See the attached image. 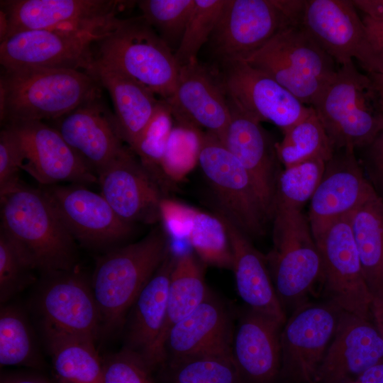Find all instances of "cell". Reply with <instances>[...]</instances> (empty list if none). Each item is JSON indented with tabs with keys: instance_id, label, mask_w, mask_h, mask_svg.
<instances>
[{
	"instance_id": "obj_1",
	"label": "cell",
	"mask_w": 383,
	"mask_h": 383,
	"mask_svg": "<svg viewBox=\"0 0 383 383\" xmlns=\"http://www.w3.org/2000/svg\"><path fill=\"white\" fill-rule=\"evenodd\" d=\"M100 84L89 73L60 69H3L0 116L4 124L56 120L100 96Z\"/></svg>"
},
{
	"instance_id": "obj_2",
	"label": "cell",
	"mask_w": 383,
	"mask_h": 383,
	"mask_svg": "<svg viewBox=\"0 0 383 383\" xmlns=\"http://www.w3.org/2000/svg\"><path fill=\"white\" fill-rule=\"evenodd\" d=\"M170 251L165 233L157 228L142 240L112 248L97 260L91 287L101 335H109L123 326L140 292Z\"/></svg>"
},
{
	"instance_id": "obj_3",
	"label": "cell",
	"mask_w": 383,
	"mask_h": 383,
	"mask_svg": "<svg viewBox=\"0 0 383 383\" xmlns=\"http://www.w3.org/2000/svg\"><path fill=\"white\" fill-rule=\"evenodd\" d=\"M1 197V230L43 274L77 267V242L42 189L21 183Z\"/></svg>"
},
{
	"instance_id": "obj_4",
	"label": "cell",
	"mask_w": 383,
	"mask_h": 383,
	"mask_svg": "<svg viewBox=\"0 0 383 383\" xmlns=\"http://www.w3.org/2000/svg\"><path fill=\"white\" fill-rule=\"evenodd\" d=\"M335 151L370 146L383 131V106L368 74L340 66L312 106Z\"/></svg>"
},
{
	"instance_id": "obj_5",
	"label": "cell",
	"mask_w": 383,
	"mask_h": 383,
	"mask_svg": "<svg viewBox=\"0 0 383 383\" xmlns=\"http://www.w3.org/2000/svg\"><path fill=\"white\" fill-rule=\"evenodd\" d=\"M95 45L96 59L137 80L164 100L173 95L180 66L172 50L141 16L120 18Z\"/></svg>"
},
{
	"instance_id": "obj_6",
	"label": "cell",
	"mask_w": 383,
	"mask_h": 383,
	"mask_svg": "<svg viewBox=\"0 0 383 383\" xmlns=\"http://www.w3.org/2000/svg\"><path fill=\"white\" fill-rule=\"evenodd\" d=\"M243 60L270 75L309 106L314 104L337 72L335 62L300 23L282 29Z\"/></svg>"
},
{
	"instance_id": "obj_7",
	"label": "cell",
	"mask_w": 383,
	"mask_h": 383,
	"mask_svg": "<svg viewBox=\"0 0 383 383\" xmlns=\"http://www.w3.org/2000/svg\"><path fill=\"white\" fill-rule=\"evenodd\" d=\"M305 0H226L210 38L225 63L245 60L286 27L300 23Z\"/></svg>"
},
{
	"instance_id": "obj_8",
	"label": "cell",
	"mask_w": 383,
	"mask_h": 383,
	"mask_svg": "<svg viewBox=\"0 0 383 383\" xmlns=\"http://www.w3.org/2000/svg\"><path fill=\"white\" fill-rule=\"evenodd\" d=\"M272 281L283 308L299 302L321 277V260L308 218L299 209H275Z\"/></svg>"
},
{
	"instance_id": "obj_9",
	"label": "cell",
	"mask_w": 383,
	"mask_h": 383,
	"mask_svg": "<svg viewBox=\"0 0 383 383\" xmlns=\"http://www.w3.org/2000/svg\"><path fill=\"white\" fill-rule=\"evenodd\" d=\"M131 1L116 0H4L5 39L22 30L48 29L86 32L101 38L120 19L117 16ZM3 41V40H2Z\"/></svg>"
},
{
	"instance_id": "obj_10",
	"label": "cell",
	"mask_w": 383,
	"mask_h": 383,
	"mask_svg": "<svg viewBox=\"0 0 383 383\" xmlns=\"http://www.w3.org/2000/svg\"><path fill=\"white\" fill-rule=\"evenodd\" d=\"M300 23L340 66L355 59L368 74H383L382 65L352 1L306 0Z\"/></svg>"
},
{
	"instance_id": "obj_11",
	"label": "cell",
	"mask_w": 383,
	"mask_h": 383,
	"mask_svg": "<svg viewBox=\"0 0 383 383\" xmlns=\"http://www.w3.org/2000/svg\"><path fill=\"white\" fill-rule=\"evenodd\" d=\"M223 212L248 236L263 234L269 219L249 174L215 135H203L199 162Z\"/></svg>"
},
{
	"instance_id": "obj_12",
	"label": "cell",
	"mask_w": 383,
	"mask_h": 383,
	"mask_svg": "<svg viewBox=\"0 0 383 383\" xmlns=\"http://www.w3.org/2000/svg\"><path fill=\"white\" fill-rule=\"evenodd\" d=\"M313 238L321 260V280L329 302L342 311L372 319L373 296L363 274L349 216Z\"/></svg>"
},
{
	"instance_id": "obj_13",
	"label": "cell",
	"mask_w": 383,
	"mask_h": 383,
	"mask_svg": "<svg viewBox=\"0 0 383 383\" xmlns=\"http://www.w3.org/2000/svg\"><path fill=\"white\" fill-rule=\"evenodd\" d=\"M100 38L86 32L22 30L0 42V63L4 70L60 69L89 73L95 62L94 45Z\"/></svg>"
},
{
	"instance_id": "obj_14",
	"label": "cell",
	"mask_w": 383,
	"mask_h": 383,
	"mask_svg": "<svg viewBox=\"0 0 383 383\" xmlns=\"http://www.w3.org/2000/svg\"><path fill=\"white\" fill-rule=\"evenodd\" d=\"M43 276L35 304L43 333L96 340L101 335V318L91 282L77 267Z\"/></svg>"
},
{
	"instance_id": "obj_15",
	"label": "cell",
	"mask_w": 383,
	"mask_h": 383,
	"mask_svg": "<svg viewBox=\"0 0 383 383\" xmlns=\"http://www.w3.org/2000/svg\"><path fill=\"white\" fill-rule=\"evenodd\" d=\"M342 310L331 302L297 308L283 325L280 376L293 383H313Z\"/></svg>"
},
{
	"instance_id": "obj_16",
	"label": "cell",
	"mask_w": 383,
	"mask_h": 383,
	"mask_svg": "<svg viewBox=\"0 0 383 383\" xmlns=\"http://www.w3.org/2000/svg\"><path fill=\"white\" fill-rule=\"evenodd\" d=\"M41 189L74 240L84 247H112L133 231V224L121 219L101 194L81 184Z\"/></svg>"
},
{
	"instance_id": "obj_17",
	"label": "cell",
	"mask_w": 383,
	"mask_h": 383,
	"mask_svg": "<svg viewBox=\"0 0 383 383\" xmlns=\"http://www.w3.org/2000/svg\"><path fill=\"white\" fill-rule=\"evenodd\" d=\"M14 131L21 152V170L43 186L68 182L98 183L91 167L70 147L59 132L42 121L6 123Z\"/></svg>"
},
{
	"instance_id": "obj_18",
	"label": "cell",
	"mask_w": 383,
	"mask_h": 383,
	"mask_svg": "<svg viewBox=\"0 0 383 383\" xmlns=\"http://www.w3.org/2000/svg\"><path fill=\"white\" fill-rule=\"evenodd\" d=\"M222 82L228 96L241 109L282 131L291 127L311 111L266 72L239 60L225 63Z\"/></svg>"
},
{
	"instance_id": "obj_19",
	"label": "cell",
	"mask_w": 383,
	"mask_h": 383,
	"mask_svg": "<svg viewBox=\"0 0 383 383\" xmlns=\"http://www.w3.org/2000/svg\"><path fill=\"white\" fill-rule=\"evenodd\" d=\"M101 194L116 215L133 224L160 219L165 198L162 187L149 171L126 149L97 174Z\"/></svg>"
},
{
	"instance_id": "obj_20",
	"label": "cell",
	"mask_w": 383,
	"mask_h": 383,
	"mask_svg": "<svg viewBox=\"0 0 383 383\" xmlns=\"http://www.w3.org/2000/svg\"><path fill=\"white\" fill-rule=\"evenodd\" d=\"M383 361V339L372 319L342 311L313 383H353Z\"/></svg>"
},
{
	"instance_id": "obj_21",
	"label": "cell",
	"mask_w": 383,
	"mask_h": 383,
	"mask_svg": "<svg viewBox=\"0 0 383 383\" xmlns=\"http://www.w3.org/2000/svg\"><path fill=\"white\" fill-rule=\"evenodd\" d=\"M326 162L309 204V223L313 237L332 223L349 216L375 192L365 178L354 150H339Z\"/></svg>"
},
{
	"instance_id": "obj_22",
	"label": "cell",
	"mask_w": 383,
	"mask_h": 383,
	"mask_svg": "<svg viewBox=\"0 0 383 383\" xmlns=\"http://www.w3.org/2000/svg\"><path fill=\"white\" fill-rule=\"evenodd\" d=\"M177 121L215 135L221 141L231 112L222 80H218L197 60L180 67L173 95L165 100Z\"/></svg>"
},
{
	"instance_id": "obj_23",
	"label": "cell",
	"mask_w": 383,
	"mask_h": 383,
	"mask_svg": "<svg viewBox=\"0 0 383 383\" xmlns=\"http://www.w3.org/2000/svg\"><path fill=\"white\" fill-rule=\"evenodd\" d=\"M228 99L231 116L221 142L249 174L267 216L272 219L280 173L275 144H272L260 121Z\"/></svg>"
},
{
	"instance_id": "obj_24",
	"label": "cell",
	"mask_w": 383,
	"mask_h": 383,
	"mask_svg": "<svg viewBox=\"0 0 383 383\" xmlns=\"http://www.w3.org/2000/svg\"><path fill=\"white\" fill-rule=\"evenodd\" d=\"M233 332L231 313L210 292L195 310L168 332L162 347L164 363L196 355L231 354Z\"/></svg>"
},
{
	"instance_id": "obj_25",
	"label": "cell",
	"mask_w": 383,
	"mask_h": 383,
	"mask_svg": "<svg viewBox=\"0 0 383 383\" xmlns=\"http://www.w3.org/2000/svg\"><path fill=\"white\" fill-rule=\"evenodd\" d=\"M100 99L94 98L56 119L54 127L96 174L126 149L114 115Z\"/></svg>"
},
{
	"instance_id": "obj_26",
	"label": "cell",
	"mask_w": 383,
	"mask_h": 383,
	"mask_svg": "<svg viewBox=\"0 0 383 383\" xmlns=\"http://www.w3.org/2000/svg\"><path fill=\"white\" fill-rule=\"evenodd\" d=\"M175 255L170 251L143 287L126 318L124 346L152 370L159 366L157 348L164 328L168 289Z\"/></svg>"
},
{
	"instance_id": "obj_27",
	"label": "cell",
	"mask_w": 383,
	"mask_h": 383,
	"mask_svg": "<svg viewBox=\"0 0 383 383\" xmlns=\"http://www.w3.org/2000/svg\"><path fill=\"white\" fill-rule=\"evenodd\" d=\"M283 324L248 309L234 328L231 355L245 383H276Z\"/></svg>"
},
{
	"instance_id": "obj_28",
	"label": "cell",
	"mask_w": 383,
	"mask_h": 383,
	"mask_svg": "<svg viewBox=\"0 0 383 383\" xmlns=\"http://www.w3.org/2000/svg\"><path fill=\"white\" fill-rule=\"evenodd\" d=\"M217 215L228 233L233 255L231 270L238 295L250 309L284 325L286 321L284 310L264 257L252 245L248 236L223 212L220 211Z\"/></svg>"
},
{
	"instance_id": "obj_29",
	"label": "cell",
	"mask_w": 383,
	"mask_h": 383,
	"mask_svg": "<svg viewBox=\"0 0 383 383\" xmlns=\"http://www.w3.org/2000/svg\"><path fill=\"white\" fill-rule=\"evenodd\" d=\"M89 74L109 92L119 135L131 148L152 117L160 100L145 85L96 57Z\"/></svg>"
},
{
	"instance_id": "obj_30",
	"label": "cell",
	"mask_w": 383,
	"mask_h": 383,
	"mask_svg": "<svg viewBox=\"0 0 383 383\" xmlns=\"http://www.w3.org/2000/svg\"><path fill=\"white\" fill-rule=\"evenodd\" d=\"M363 274L373 297L383 296V200L373 193L349 215Z\"/></svg>"
},
{
	"instance_id": "obj_31",
	"label": "cell",
	"mask_w": 383,
	"mask_h": 383,
	"mask_svg": "<svg viewBox=\"0 0 383 383\" xmlns=\"http://www.w3.org/2000/svg\"><path fill=\"white\" fill-rule=\"evenodd\" d=\"M210 291L202 265L189 250L175 256L171 272L166 318L157 348L159 366L164 364L163 343L170 330L195 310Z\"/></svg>"
},
{
	"instance_id": "obj_32",
	"label": "cell",
	"mask_w": 383,
	"mask_h": 383,
	"mask_svg": "<svg viewBox=\"0 0 383 383\" xmlns=\"http://www.w3.org/2000/svg\"><path fill=\"white\" fill-rule=\"evenodd\" d=\"M60 383H103V367L95 340L44 333Z\"/></svg>"
},
{
	"instance_id": "obj_33",
	"label": "cell",
	"mask_w": 383,
	"mask_h": 383,
	"mask_svg": "<svg viewBox=\"0 0 383 383\" xmlns=\"http://www.w3.org/2000/svg\"><path fill=\"white\" fill-rule=\"evenodd\" d=\"M282 132V140L274 147L278 160L284 168L313 159L328 162L335 152L312 106L306 116Z\"/></svg>"
},
{
	"instance_id": "obj_34",
	"label": "cell",
	"mask_w": 383,
	"mask_h": 383,
	"mask_svg": "<svg viewBox=\"0 0 383 383\" xmlns=\"http://www.w3.org/2000/svg\"><path fill=\"white\" fill-rule=\"evenodd\" d=\"M187 240L204 264L231 270V247L225 225L218 215L195 209Z\"/></svg>"
},
{
	"instance_id": "obj_35",
	"label": "cell",
	"mask_w": 383,
	"mask_h": 383,
	"mask_svg": "<svg viewBox=\"0 0 383 383\" xmlns=\"http://www.w3.org/2000/svg\"><path fill=\"white\" fill-rule=\"evenodd\" d=\"M162 366L172 383H245L231 354L174 359Z\"/></svg>"
},
{
	"instance_id": "obj_36",
	"label": "cell",
	"mask_w": 383,
	"mask_h": 383,
	"mask_svg": "<svg viewBox=\"0 0 383 383\" xmlns=\"http://www.w3.org/2000/svg\"><path fill=\"white\" fill-rule=\"evenodd\" d=\"M38 363V353L24 313L12 305L2 306L0 312L1 366H35Z\"/></svg>"
},
{
	"instance_id": "obj_37",
	"label": "cell",
	"mask_w": 383,
	"mask_h": 383,
	"mask_svg": "<svg viewBox=\"0 0 383 383\" xmlns=\"http://www.w3.org/2000/svg\"><path fill=\"white\" fill-rule=\"evenodd\" d=\"M326 161L307 160L284 168L279 174L275 193V209H299L310 201L323 175Z\"/></svg>"
},
{
	"instance_id": "obj_38",
	"label": "cell",
	"mask_w": 383,
	"mask_h": 383,
	"mask_svg": "<svg viewBox=\"0 0 383 383\" xmlns=\"http://www.w3.org/2000/svg\"><path fill=\"white\" fill-rule=\"evenodd\" d=\"M204 133L199 128L177 121L173 126L161 163L165 179L180 182L199 162Z\"/></svg>"
},
{
	"instance_id": "obj_39",
	"label": "cell",
	"mask_w": 383,
	"mask_h": 383,
	"mask_svg": "<svg viewBox=\"0 0 383 383\" xmlns=\"http://www.w3.org/2000/svg\"><path fill=\"white\" fill-rule=\"evenodd\" d=\"M173 118L166 101L160 100L150 121L131 148L139 156L140 162L161 187L162 179H165L161 171V163L174 126Z\"/></svg>"
},
{
	"instance_id": "obj_40",
	"label": "cell",
	"mask_w": 383,
	"mask_h": 383,
	"mask_svg": "<svg viewBox=\"0 0 383 383\" xmlns=\"http://www.w3.org/2000/svg\"><path fill=\"white\" fill-rule=\"evenodd\" d=\"M195 0H140L141 16L172 50L179 44Z\"/></svg>"
},
{
	"instance_id": "obj_41",
	"label": "cell",
	"mask_w": 383,
	"mask_h": 383,
	"mask_svg": "<svg viewBox=\"0 0 383 383\" xmlns=\"http://www.w3.org/2000/svg\"><path fill=\"white\" fill-rule=\"evenodd\" d=\"M226 0H195L185 30L174 52L179 65L196 60L201 48L211 38Z\"/></svg>"
},
{
	"instance_id": "obj_42",
	"label": "cell",
	"mask_w": 383,
	"mask_h": 383,
	"mask_svg": "<svg viewBox=\"0 0 383 383\" xmlns=\"http://www.w3.org/2000/svg\"><path fill=\"white\" fill-rule=\"evenodd\" d=\"M34 264L6 233L0 231V301L4 304L35 280Z\"/></svg>"
},
{
	"instance_id": "obj_43",
	"label": "cell",
	"mask_w": 383,
	"mask_h": 383,
	"mask_svg": "<svg viewBox=\"0 0 383 383\" xmlns=\"http://www.w3.org/2000/svg\"><path fill=\"white\" fill-rule=\"evenodd\" d=\"M102 367L103 383H155L145 360L123 348L103 360Z\"/></svg>"
},
{
	"instance_id": "obj_44",
	"label": "cell",
	"mask_w": 383,
	"mask_h": 383,
	"mask_svg": "<svg viewBox=\"0 0 383 383\" xmlns=\"http://www.w3.org/2000/svg\"><path fill=\"white\" fill-rule=\"evenodd\" d=\"M21 152L18 138L12 128L4 125L0 133V196L21 184Z\"/></svg>"
},
{
	"instance_id": "obj_45",
	"label": "cell",
	"mask_w": 383,
	"mask_h": 383,
	"mask_svg": "<svg viewBox=\"0 0 383 383\" xmlns=\"http://www.w3.org/2000/svg\"><path fill=\"white\" fill-rule=\"evenodd\" d=\"M196 209L166 199L160 204V219L167 234L177 239H187Z\"/></svg>"
},
{
	"instance_id": "obj_46",
	"label": "cell",
	"mask_w": 383,
	"mask_h": 383,
	"mask_svg": "<svg viewBox=\"0 0 383 383\" xmlns=\"http://www.w3.org/2000/svg\"><path fill=\"white\" fill-rule=\"evenodd\" d=\"M362 21L372 45L383 67V23L373 21L365 16Z\"/></svg>"
},
{
	"instance_id": "obj_47",
	"label": "cell",
	"mask_w": 383,
	"mask_h": 383,
	"mask_svg": "<svg viewBox=\"0 0 383 383\" xmlns=\"http://www.w3.org/2000/svg\"><path fill=\"white\" fill-rule=\"evenodd\" d=\"M353 4L370 20L383 23V0H353Z\"/></svg>"
},
{
	"instance_id": "obj_48",
	"label": "cell",
	"mask_w": 383,
	"mask_h": 383,
	"mask_svg": "<svg viewBox=\"0 0 383 383\" xmlns=\"http://www.w3.org/2000/svg\"><path fill=\"white\" fill-rule=\"evenodd\" d=\"M370 146L371 147L372 160L383 187V131Z\"/></svg>"
},
{
	"instance_id": "obj_49",
	"label": "cell",
	"mask_w": 383,
	"mask_h": 383,
	"mask_svg": "<svg viewBox=\"0 0 383 383\" xmlns=\"http://www.w3.org/2000/svg\"><path fill=\"white\" fill-rule=\"evenodd\" d=\"M359 383H383V361L373 366L357 379Z\"/></svg>"
},
{
	"instance_id": "obj_50",
	"label": "cell",
	"mask_w": 383,
	"mask_h": 383,
	"mask_svg": "<svg viewBox=\"0 0 383 383\" xmlns=\"http://www.w3.org/2000/svg\"><path fill=\"white\" fill-rule=\"evenodd\" d=\"M371 312L372 320L383 339V296L373 297Z\"/></svg>"
},
{
	"instance_id": "obj_51",
	"label": "cell",
	"mask_w": 383,
	"mask_h": 383,
	"mask_svg": "<svg viewBox=\"0 0 383 383\" xmlns=\"http://www.w3.org/2000/svg\"><path fill=\"white\" fill-rule=\"evenodd\" d=\"M1 383H50L49 382L31 376H9L1 379Z\"/></svg>"
},
{
	"instance_id": "obj_52",
	"label": "cell",
	"mask_w": 383,
	"mask_h": 383,
	"mask_svg": "<svg viewBox=\"0 0 383 383\" xmlns=\"http://www.w3.org/2000/svg\"><path fill=\"white\" fill-rule=\"evenodd\" d=\"M368 75L373 82L374 87L383 106V74L371 73L368 74Z\"/></svg>"
}]
</instances>
